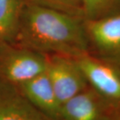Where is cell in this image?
<instances>
[{
	"label": "cell",
	"mask_w": 120,
	"mask_h": 120,
	"mask_svg": "<svg viewBox=\"0 0 120 120\" xmlns=\"http://www.w3.org/2000/svg\"><path fill=\"white\" fill-rule=\"evenodd\" d=\"M45 72L61 105L88 86L74 57L60 54L47 55Z\"/></svg>",
	"instance_id": "obj_5"
},
{
	"label": "cell",
	"mask_w": 120,
	"mask_h": 120,
	"mask_svg": "<svg viewBox=\"0 0 120 120\" xmlns=\"http://www.w3.org/2000/svg\"><path fill=\"white\" fill-rule=\"evenodd\" d=\"M84 19H97L120 13V0H82Z\"/></svg>",
	"instance_id": "obj_10"
},
{
	"label": "cell",
	"mask_w": 120,
	"mask_h": 120,
	"mask_svg": "<svg viewBox=\"0 0 120 120\" xmlns=\"http://www.w3.org/2000/svg\"><path fill=\"white\" fill-rule=\"evenodd\" d=\"M12 42L45 55L89 53L83 18L24 2Z\"/></svg>",
	"instance_id": "obj_1"
},
{
	"label": "cell",
	"mask_w": 120,
	"mask_h": 120,
	"mask_svg": "<svg viewBox=\"0 0 120 120\" xmlns=\"http://www.w3.org/2000/svg\"><path fill=\"white\" fill-rule=\"evenodd\" d=\"M112 120H120V109L117 111L116 114L115 115L114 118H113V119H112Z\"/></svg>",
	"instance_id": "obj_12"
},
{
	"label": "cell",
	"mask_w": 120,
	"mask_h": 120,
	"mask_svg": "<svg viewBox=\"0 0 120 120\" xmlns=\"http://www.w3.org/2000/svg\"><path fill=\"white\" fill-rule=\"evenodd\" d=\"M89 53L120 68V13L85 19Z\"/></svg>",
	"instance_id": "obj_4"
},
{
	"label": "cell",
	"mask_w": 120,
	"mask_h": 120,
	"mask_svg": "<svg viewBox=\"0 0 120 120\" xmlns=\"http://www.w3.org/2000/svg\"><path fill=\"white\" fill-rule=\"evenodd\" d=\"M88 85L117 110L120 109V68L91 53L75 58Z\"/></svg>",
	"instance_id": "obj_3"
},
{
	"label": "cell",
	"mask_w": 120,
	"mask_h": 120,
	"mask_svg": "<svg viewBox=\"0 0 120 120\" xmlns=\"http://www.w3.org/2000/svg\"><path fill=\"white\" fill-rule=\"evenodd\" d=\"M22 2L58 10L73 16H83L82 0H22Z\"/></svg>",
	"instance_id": "obj_11"
},
{
	"label": "cell",
	"mask_w": 120,
	"mask_h": 120,
	"mask_svg": "<svg viewBox=\"0 0 120 120\" xmlns=\"http://www.w3.org/2000/svg\"><path fill=\"white\" fill-rule=\"evenodd\" d=\"M47 55L12 41L0 43V81L18 86L44 72Z\"/></svg>",
	"instance_id": "obj_2"
},
{
	"label": "cell",
	"mask_w": 120,
	"mask_h": 120,
	"mask_svg": "<svg viewBox=\"0 0 120 120\" xmlns=\"http://www.w3.org/2000/svg\"><path fill=\"white\" fill-rule=\"evenodd\" d=\"M22 6V0H0V43L13 40Z\"/></svg>",
	"instance_id": "obj_9"
},
{
	"label": "cell",
	"mask_w": 120,
	"mask_h": 120,
	"mask_svg": "<svg viewBox=\"0 0 120 120\" xmlns=\"http://www.w3.org/2000/svg\"><path fill=\"white\" fill-rule=\"evenodd\" d=\"M17 88L43 115L52 120H60L61 104L45 71L20 84Z\"/></svg>",
	"instance_id": "obj_7"
},
{
	"label": "cell",
	"mask_w": 120,
	"mask_h": 120,
	"mask_svg": "<svg viewBox=\"0 0 120 120\" xmlns=\"http://www.w3.org/2000/svg\"><path fill=\"white\" fill-rule=\"evenodd\" d=\"M117 111L88 85L61 105L60 120H112Z\"/></svg>",
	"instance_id": "obj_6"
},
{
	"label": "cell",
	"mask_w": 120,
	"mask_h": 120,
	"mask_svg": "<svg viewBox=\"0 0 120 120\" xmlns=\"http://www.w3.org/2000/svg\"><path fill=\"white\" fill-rule=\"evenodd\" d=\"M0 120H52L33 105L17 86L0 81Z\"/></svg>",
	"instance_id": "obj_8"
}]
</instances>
